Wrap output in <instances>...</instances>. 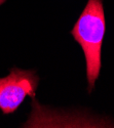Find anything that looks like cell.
<instances>
[{
    "mask_svg": "<svg viewBox=\"0 0 114 128\" xmlns=\"http://www.w3.org/2000/svg\"><path fill=\"white\" fill-rule=\"evenodd\" d=\"M106 30L102 0H87V3L75 23L71 34L84 52L88 92L95 87L101 71V51Z\"/></svg>",
    "mask_w": 114,
    "mask_h": 128,
    "instance_id": "obj_1",
    "label": "cell"
},
{
    "mask_svg": "<svg viewBox=\"0 0 114 128\" xmlns=\"http://www.w3.org/2000/svg\"><path fill=\"white\" fill-rule=\"evenodd\" d=\"M39 78L32 70L13 68L6 77L0 78V110L12 114L27 96L35 98Z\"/></svg>",
    "mask_w": 114,
    "mask_h": 128,
    "instance_id": "obj_2",
    "label": "cell"
}]
</instances>
